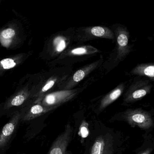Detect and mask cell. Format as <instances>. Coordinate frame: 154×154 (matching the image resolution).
Returning a JSON list of instances; mask_svg holds the SVG:
<instances>
[{"mask_svg": "<svg viewBox=\"0 0 154 154\" xmlns=\"http://www.w3.org/2000/svg\"><path fill=\"white\" fill-rule=\"evenodd\" d=\"M126 119L132 126H137L140 128L148 129L153 127V119L148 112L142 110L131 111L127 112Z\"/></svg>", "mask_w": 154, "mask_h": 154, "instance_id": "1", "label": "cell"}, {"mask_svg": "<svg viewBox=\"0 0 154 154\" xmlns=\"http://www.w3.org/2000/svg\"><path fill=\"white\" fill-rule=\"evenodd\" d=\"M57 107H46L40 103H33L31 104H26L23 106L20 111V121H28L34 119L50 111L53 110Z\"/></svg>", "mask_w": 154, "mask_h": 154, "instance_id": "2", "label": "cell"}, {"mask_svg": "<svg viewBox=\"0 0 154 154\" xmlns=\"http://www.w3.org/2000/svg\"><path fill=\"white\" fill-rule=\"evenodd\" d=\"M72 132L71 125L67 124L64 131L55 140L48 154H66V148L72 138Z\"/></svg>", "mask_w": 154, "mask_h": 154, "instance_id": "3", "label": "cell"}, {"mask_svg": "<svg viewBox=\"0 0 154 154\" xmlns=\"http://www.w3.org/2000/svg\"><path fill=\"white\" fill-rule=\"evenodd\" d=\"M20 121V113L17 111L0 131V149L8 145Z\"/></svg>", "mask_w": 154, "mask_h": 154, "instance_id": "4", "label": "cell"}, {"mask_svg": "<svg viewBox=\"0 0 154 154\" xmlns=\"http://www.w3.org/2000/svg\"><path fill=\"white\" fill-rule=\"evenodd\" d=\"M112 145L111 139L106 136L97 138L91 149V154H112Z\"/></svg>", "mask_w": 154, "mask_h": 154, "instance_id": "5", "label": "cell"}, {"mask_svg": "<svg viewBox=\"0 0 154 154\" xmlns=\"http://www.w3.org/2000/svg\"><path fill=\"white\" fill-rule=\"evenodd\" d=\"M69 94L66 92L50 94L43 97L38 103L46 107H57L68 98Z\"/></svg>", "mask_w": 154, "mask_h": 154, "instance_id": "6", "label": "cell"}, {"mask_svg": "<svg viewBox=\"0 0 154 154\" xmlns=\"http://www.w3.org/2000/svg\"><path fill=\"white\" fill-rule=\"evenodd\" d=\"M29 96V93L26 91H23L18 93L6 102L4 109H8L12 107L21 106L26 102Z\"/></svg>", "mask_w": 154, "mask_h": 154, "instance_id": "7", "label": "cell"}, {"mask_svg": "<svg viewBox=\"0 0 154 154\" xmlns=\"http://www.w3.org/2000/svg\"><path fill=\"white\" fill-rule=\"evenodd\" d=\"M121 94V91L119 89H117V90L113 91L108 97H106L103 101L101 104V109H103L107 107L110 103H111L112 102L115 100L116 99H118Z\"/></svg>", "mask_w": 154, "mask_h": 154, "instance_id": "8", "label": "cell"}, {"mask_svg": "<svg viewBox=\"0 0 154 154\" xmlns=\"http://www.w3.org/2000/svg\"><path fill=\"white\" fill-rule=\"evenodd\" d=\"M1 65L4 69H10L16 66L17 63L12 58H7L1 61Z\"/></svg>", "mask_w": 154, "mask_h": 154, "instance_id": "9", "label": "cell"}, {"mask_svg": "<svg viewBox=\"0 0 154 154\" xmlns=\"http://www.w3.org/2000/svg\"><path fill=\"white\" fill-rule=\"evenodd\" d=\"M16 35V31L12 28H8L4 29L1 33V36L2 39L5 40L11 39Z\"/></svg>", "mask_w": 154, "mask_h": 154, "instance_id": "10", "label": "cell"}, {"mask_svg": "<svg viewBox=\"0 0 154 154\" xmlns=\"http://www.w3.org/2000/svg\"><path fill=\"white\" fill-rule=\"evenodd\" d=\"M89 134V130L88 129V124L86 122H83L82 125L79 128V135L82 138L87 137Z\"/></svg>", "mask_w": 154, "mask_h": 154, "instance_id": "11", "label": "cell"}, {"mask_svg": "<svg viewBox=\"0 0 154 154\" xmlns=\"http://www.w3.org/2000/svg\"><path fill=\"white\" fill-rule=\"evenodd\" d=\"M55 44L56 46V50L58 52H62L65 48V42L61 38L58 37L56 38L55 40Z\"/></svg>", "mask_w": 154, "mask_h": 154, "instance_id": "12", "label": "cell"}, {"mask_svg": "<svg viewBox=\"0 0 154 154\" xmlns=\"http://www.w3.org/2000/svg\"><path fill=\"white\" fill-rule=\"evenodd\" d=\"M91 32L94 35L97 37H102L105 34V30L103 28L96 26L91 29Z\"/></svg>", "mask_w": 154, "mask_h": 154, "instance_id": "13", "label": "cell"}, {"mask_svg": "<svg viewBox=\"0 0 154 154\" xmlns=\"http://www.w3.org/2000/svg\"><path fill=\"white\" fill-rule=\"evenodd\" d=\"M118 43L121 47H125L128 45V38L127 36L124 34H121L118 36Z\"/></svg>", "mask_w": 154, "mask_h": 154, "instance_id": "14", "label": "cell"}, {"mask_svg": "<svg viewBox=\"0 0 154 154\" xmlns=\"http://www.w3.org/2000/svg\"><path fill=\"white\" fill-rule=\"evenodd\" d=\"M146 91L144 90L136 91L132 93V98L134 99H138L144 97L146 94Z\"/></svg>", "mask_w": 154, "mask_h": 154, "instance_id": "15", "label": "cell"}, {"mask_svg": "<svg viewBox=\"0 0 154 154\" xmlns=\"http://www.w3.org/2000/svg\"><path fill=\"white\" fill-rule=\"evenodd\" d=\"M85 74L82 70H78L75 73L73 76V80L75 82H79L82 80L84 77Z\"/></svg>", "mask_w": 154, "mask_h": 154, "instance_id": "16", "label": "cell"}, {"mask_svg": "<svg viewBox=\"0 0 154 154\" xmlns=\"http://www.w3.org/2000/svg\"><path fill=\"white\" fill-rule=\"evenodd\" d=\"M144 73L147 76L149 77H154V66H150L145 68Z\"/></svg>", "mask_w": 154, "mask_h": 154, "instance_id": "17", "label": "cell"}, {"mask_svg": "<svg viewBox=\"0 0 154 154\" xmlns=\"http://www.w3.org/2000/svg\"><path fill=\"white\" fill-rule=\"evenodd\" d=\"M85 52H86V50L82 48H75L72 51V54H85Z\"/></svg>", "mask_w": 154, "mask_h": 154, "instance_id": "18", "label": "cell"}, {"mask_svg": "<svg viewBox=\"0 0 154 154\" xmlns=\"http://www.w3.org/2000/svg\"><path fill=\"white\" fill-rule=\"evenodd\" d=\"M149 153H150V150H146V151H145V152L140 154H149Z\"/></svg>", "mask_w": 154, "mask_h": 154, "instance_id": "19", "label": "cell"}]
</instances>
